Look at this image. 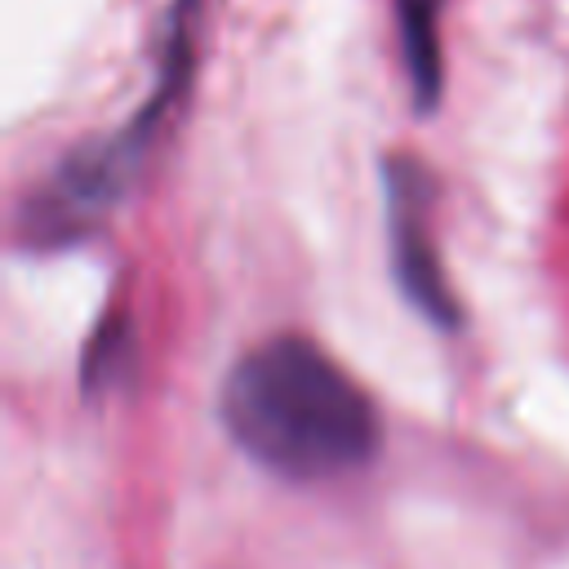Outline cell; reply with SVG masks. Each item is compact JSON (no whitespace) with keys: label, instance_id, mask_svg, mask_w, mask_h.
Segmentation results:
<instances>
[{"label":"cell","instance_id":"3","mask_svg":"<svg viewBox=\"0 0 569 569\" xmlns=\"http://www.w3.org/2000/svg\"><path fill=\"white\" fill-rule=\"evenodd\" d=\"M382 178H387V231H391L396 284L427 320H436L440 329H453L458 307H453L449 280L440 271L436 227H431V209H436L431 173L413 160H387Z\"/></svg>","mask_w":569,"mask_h":569},{"label":"cell","instance_id":"2","mask_svg":"<svg viewBox=\"0 0 569 569\" xmlns=\"http://www.w3.org/2000/svg\"><path fill=\"white\" fill-rule=\"evenodd\" d=\"M191 13L196 0H178L173 4V22H169V49H164V67L156 80V93L147 98V107L111 138H98L80 151H71L27 200L22 209V236L27 244H71L80 236H89L133 187V178L142 173V160L160 133V120L169 116V107L178 102V93L187 89V71H191Z\"/></svg>","mask_w":569,"mask_h":569},{"label":"cell","instance_id":"1","mask_svg":"<svg viewBox=\"0 0 569 569\" xmlns=\"http://www.w3.org/2000/svg\"><path fill=\"white\" fill-rule=\"evenodd\" d=\"M218 418L258 467L293 485L351 476L382 445L369 391L298 333H276L227 369Z\"/></svg>","mask_w":569,"mask_h":569},{"label":"cell","instance_id":"4","mask_svg":"<svg viewBox=\"0 0 569 569\" xmlns=\"http://www.w3.org/2000/svg\"><path fill=\"white\" fill-rule=\"evenodd\" d=\"M400 13V44H405V67L418 93V107H431L440 93V0H396Z\"/></svg>","mask_w":569,"mask_h":569}]
</instances>
